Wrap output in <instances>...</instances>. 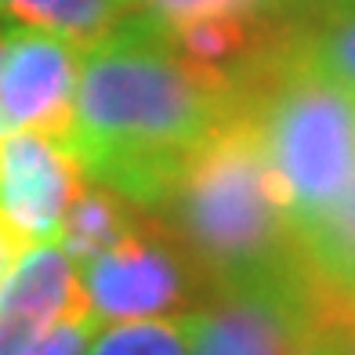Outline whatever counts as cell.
<instances>
[{
    "mask_svg": "<svg viewBox=\"0 0 355 355\" xmlns=\"http://www.w3.org/2000/svg\"><path fill=\"white\" fill-rule=\"evenodd\" d=\"M135 15V0H0V26H29L80 47Z\"/></svg>",
    "mask_w": 355,
    "mask_h": 355,
    "instance_id": "cell-11",
    "label": "cell"
},
{
    "mask_svg": "<svg viewBox=\"0 0 355 355\" xmlns=\"http://www.w3.org/2000/svg\"><path fill=\"white\" fill-rule=\"evenodd\" d=\"M312 0H135V11L153 19L156 26H178L192 19H214V15H247V19H279L290 22L309 8Z\"/></svg>",
    "mask_w": 355,
    "mask_h": 355,
    "instance_id": "cell-14",
    "label": "cell"
},
{
    "mask_svg": "<svg viewBox=\"0 0 355 355\" xmlns=\"http://www.w3.org/2000/svg\"><path fill=\"white\" fill-rule=\"evenodd\" d=\"M192 334H196V309L105 322L94 330L87 355H192Z\"/></svg>",
    "mask_w": 355,
    "mask_h": 355,
    "instance_id": "cell-13",
    "label": "cell"
},
{
    "mask_svg": "<svg viewBox=\"0 0 355 355\" xmlns=\"http://www.w3.org/2000/svg\"><path fill=\"white\" fill-rule=\"evenodd\" d=\"M29 247H33V243H26V239L15 232L4 218H0V283L8 279V272L15 268V261H19Z\"/></svg>",
    "mask_w": 355,
    "mask_h": 355,
    "instance_id": "cell-17",
    "label": "cell"
},
{
    "mask_svg": "<svg viewBox=\"0 0 355 355\" xmlns=\"http://www.w3.org/2000/svg\"><path fill=\"white\" fill-rule=\"evenodd\" d=\"M15 131V127H11V120H8V112H4V105H0V138H8Z\"/></svg>",
    "mask_w": 355,
    "mask_h": 355,
    "instance_id": "cell-19",
    "label": "cell"
},
{
    "mask_svg": "<svg viewBox=\"0 0 355 355\" xmlns=\"http://www.w3.org/2000/svg\"><path fill=\"white\" fill-rule=\"evenodd\" d=\"M322 312L309 279L211 294L196 309L192 355H290Z\"/></svg>",
    "mask_w": 355,
    "mask_h": 355,
    "instance_id": "cell-5",
    "label": "cell"
},
{
    "mask_svg": "<svg viewBox=\"0 0 355 355\" xmlns=\"http://www.w3.org/2000/svg\"><path fill=\"white\" fill-rule=\"evenodd\" d=\"M236 116V94L196 73L167 29L135 11L80 55L66 145L91 185L149 214Z\"/></svg>",
    "mask_w": 355,
    "mask_h": 355,
    "instance_id": "cell-1",
    "label": "cell"
},
{
    "mask_svg": "<svg viewBox=\"0 0 355 355\" xmlns=\"http://www.w3.org/2000/svg\"><path fill=\"white\" fill-rule=\"evenodd\" d=\"M239 120L250 127L294 225L355 178V94L301 69L290 55L243 91Z\"/></svg>",
    "mask_w": 355,
    "mask_h": 355,
    "instance_id": "cell-3",
    "label": "cell"
},
{
    "mask_svg": "<svg viewBox=\"0 0 355 355\" xmlns=\"http://www.w3.org/2000/svg\"><path fill=\"white\" fill-rule=\"evenodd\" d=\"M87 185L66 141L37 131L0 138V218L26 243H58L62 221Z\"/></svg>",
    "mask_w": 355,
    "mask_h": 355,
    "instance_id": "cell-7",
    "label": "cell"
},
{
    "mask_svg": "<svg viewBox=\"0 0 355 355\" xmlns=\"http://www.w3.org/2000/svg\"><path fill=\"white\" fill-rule=\"evenodd\" d=\"M290 62L355 94V0H312L290 26Z\"/></svg>",
    "mask_w": 355,
    "mask_h": 355,
    "instance_id": "cell-10",
    "label": "cell"
},
{
    "mask_svg": "<svg viewBox=\"0 0 355 355\" xmlns=\"http://www.w3.org/2000/svg\"><path fill=\"white\" fill-rule=\"evenodd\" d=\"M94 330H98V322L91 315L69 319V322H62V327H55L44 341H37L26 355H87Z\"/></svg>",
    "mask_w": 355,
    "mask_h": 355,
    "instance_id": "cell-15",
    "label": "cell"
},
{
    "mask_svg": "<svg viewBox=\"0 0 355 355\" xmlns=\"http://www.w3.org/2000/svg\"><path fill=\"white\" fill-rule=\"evenodd\" d=\"M294 229L304 279L319 301L337 315H355V178Z\"/></svg>",
    "mask_w": 355,
    "mask_h": 355,
    "instance_id": "cell-9",
    "label": "cell"
},
{
    "mask_svg": "<svg viewBox=\"0 0 355 355\" xmlns=\"http://www.w3.org/2000/svg\"><path fill=\"white\" fill-rule=\"evenodd\" d=\"M345 355H355V315H348V330H345Z\"/></svg>",
    "mask_w": 355,
    "mask_h": 355,
    "instance_id": "cell-18",
    "label": "cell"
},
{
    "mask_svg": "<svg viewBox=\"0 0 355 355\" xmlns=\"http://www.w3.org/2000/svg\"><path fill=\"white\" fill-rule=\"evenodd\" d=\"M80 315H91L80 261L62 243H33L0 283V355H26Z\"/></svg>",
    "mask_w": 355,
    "mask_h": 355,
    "instance_id": "cell-8",
    "label": "cell"
},
{
    "mask_svg": "<svg viewBox=\"0 0 355 355\" xmlns=\"http://www.w3.org/2000/svg\"><path fill=\"white\" fill-rule=\"evenodd\" d=\"M138 221L141 218H135V207L127 203V200L112 196L109 189L87 182L84 189H80V196L73 200L66 221H62L58 243L66 247L80 265H84L87 257L102 254L105 247L116 243V239H123Z\"/></svg>",
    "mask_w": 355,
    "mask_h": 355,
    "instance_id": "cell-12",
    "label": "cell"
},
{
    "mask_svg": "<svg viewBox=\"0 0 355 355\" xmlns=\"http://www.w3.org/2000/svg\"><path fill=\"white\" fill-rule=\"evenodd\" d=\"M84 47L29 26H0V105L15 131L69 141Z\"/></svg>",
    "mask_w": 355,
    "mask_h": 355,
    "instance_id": "cell-6",
    "label": "cell"
},
{
    "mask_svg": "<svg viewBox=\"0 0 355 355\" xmlns=\"http://www.w3.org/2000/svg\"><path fill=\"white\" fill-rule=\"evenodd\" d=\"M149 214L185 254L207 297L304 279L294 214L239 116Z\"/></svg>",
    "mask_w": 355,
    "mask_h": 355,
    "instance_id": "cell-2",
    "label": "cell"
},
{
    "mask_svg": "<svg viewBox=\"0 0 355 355\" xmlns=\"http://www.w3.org/2000/svg\"><path fill=\"white\" fill-rule=\"evenodd\" d=\"M345 330H348V315H337L327 309L290 355H345Z\"/></svg>",
    "mask_w": 355,
    "mask_h": 355,
    "instance_id": "cell-16",
    "label": "cell"
},
{
    "mask_svg": "<svg viewBox=\"0 0 355 355\" xmlns=\"http://www.w3.org/2000/svg\"><path fill=\"white\" fill-rule=\"evenodd\" d=\"M80 279L87 294V312L98 327L192 312L200 309L196 294H203L207 301V290L189 268L185 254L171 243V236L159 225L149 229L145 221H138L102 254L87 257L80 265Z\"/></svg>",
    "mask_w": 355,
    "mask_h": 355,
    "instance_id": "cell-4",
    "label": "cell"
}]
</instances>
